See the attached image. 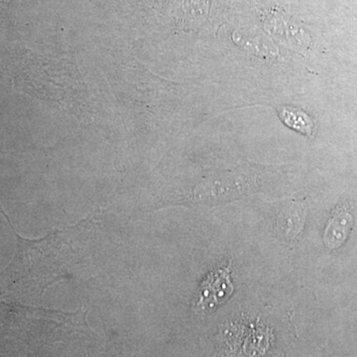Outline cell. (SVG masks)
Wrapping results in <instances>:
<instances>
[{"mask_svg": "<svg viewBox=\"0 0 357 357\" xmlns=\"http://www.w3.org/2000/svg\"><path fill=\"white\" fill-rule=\"evenodd\" d=\"M230 273V265H227L208 274L197 292L195 311L199 314H208L229 299L234 292Z\"/></svg>", "mask_w": 357, "mask_h": 357, "instance_id": "cell-1", "label": "cell"}, {"mask_svg": "<svg viewBox=\"0 0 357 357\" xmlns=\"http://www.w3.org/2000/svg\"><path fill=\"white\" fill-rule=\"evenodd\" d=\"M354 223V218L349 204H338L331 213L324 234V243L328 249H337L342 245L349 236Z\"/></svg>", "mask_w": 357, "mask_h": 357, "instance_id": "cell-2", "label": "cell"}, {"mask_svg": "<svg viewBox=\"0 0 357 357\" xmlns=\"http://www.w3.org/2000/svg\"><path fill=\"white\" fill-rule=\"evenodd\" d=\"M280 116L282 121L289 128L295 129L301 133L307 134V135H311L312 133L314 124L306 112L293 109V107H284L281 110Z\"/></svg>", "mask_w": 357, "mask_h": 357, "instance_id": "cell-3", "label": "cell"}]
</instances>
